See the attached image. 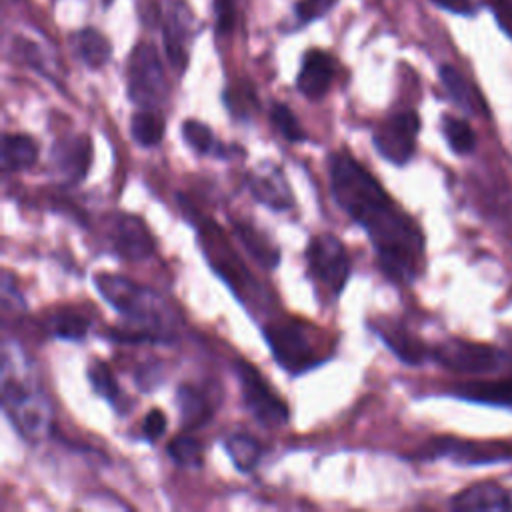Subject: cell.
Returning <instances> with one entry per match:
<instances>
[{
  "mask_svg": "<svg viewBox=\"0 0 512 512\" xmlns=\"http://www.w3.org/2000/svg\"><path fill=\"white\" fill-rule=\"evenodd\" d=\"M164 118L156 112V108H140L130 118V134L132 138L146 148L156 146L164 136Z\"/></svg>",
  "mask_w": 512,
  "mask_h": 512,
  "instance_id": "obj_25",
  "label": "cell"
},
{
  "mask_svg": "<svg viewBox=\"0 0 512 512\" xmlns=\"http://www.w3.org/2000/svg\"><path fill=\"white\" fill-rule=\"evenodd\" d=\"M192 12L182 0H166L162 14V36L170 64L180 72L188 64V38L192 34Z\"/></svg>",
  "mask_w": 512,
  "mask_h": 512,
  "instance_id": "obj_12",
  "label": "cell"
},
{
  "mask_svg": "<svg viewBox=\"0 0 512 512\" xmlns=\"http://www.w3.org/2000/svg\"><path fill=\"white\" fill-rule=\"evenodd\" d=\"M274 360L290 374H302L324 358L318 354L308 328L298 320H278L262 328Z\"/></svg>",
  "mask_w": 512,
  "mask_h": 512,
  "instance_id": "obj_4",
  "label": "cell"
},
{
  "mask_svg": "<svg viewBox=\"0 0 512 512\" xmlns=\"http://www.w3.org/2000/svg\"><path fill=\"white\" fill-rule=\"evenodd\" d=\"M100 296L128 320L126 328L110 330V338L124 344H168L174 340L170 306L154 290L134 280L100 272L94 276Z\"/></svg>",
  "mask_w": 512,
  "mask_h": 512,
  "instance_id": "obj_2",
  "label": "cell"
},
{
  "mask_svg": "<svg viewBox=\"0 0 512 512\" xmlns=\"http://www.w3.org/2000/svg\"><path fill=\"white\" fill-rule=\"evenodd\" d=\"M128 98L138 108H158L168 96V84L158 50L150 42H138L126 68Z\"/></svg>",
  "mask_w": 512,
  "mask_h": 512,
  "instance_id": "obj_5",
  "label": "cell"
},
{
  "mask_svg": "<svg viewBox=\"0 0 512 512\" xmlns=\"http://www.w3.org/2000/svg\"><path fill=\"white\" fill-rule=\"evenodd\" d=\"M166 450H168V456L172 458V462L182 468H200L202 466V444L188 434H182V436H176L174 440H170Z\"/></svg>",
  "mask_w": 512,
  "mask_h": 512,
  "instance_id": "obj_29",
  "label": "cell"
},
{
  "mask_svg": "<svg viewBox=\"0 0 512 512\" xmlns=\"http://www.w3.org/2000/svg\"><path fill=\"white\" fill-rule=\"evenodd\" d=\"M304 256L310 278L332 296H338L350 278V258L340 238L318 234L308 242Z\"/></svg>",
  "mask_w": 512,
  "mask_h": 512,
  "instance_id": "obj_7",
  "label": "cell"
},
{
  "mask_svg": "<svg viewBox=\"0 0 512 512\" xmlns=\"http://www.w3.org/2000/svg\"><path fill=\"white\" fill-rule=\"evenodd\" d=\"M418 132H420L418 114L414 110H402L386 118L374 130L372 142L384 160L396 166H404L414 156Z\"/></svg>",
  "mask_w": 512,
  "mask_h": 512,
  "instance_id": "obj_10",
  "label": "cell"
},
{
  "mask_svg": "<svg viewBox=\"0 0 512 512\" xmlns=\"http://www.w3.org/2000/svg\"><path fill=\"white\" fill-rule=\"evenodd\" d=\"M442 134L448 146L452 148V152L456 154H470L476 146V134L472 126L462 118L446 114L442 118Z\"/></svg>",
  "mask_w": 512,
  "mask_h": 512,
  "instance_id": "obj_27",
  "label": "cell"
},
{
  "mask_svg": "<svg viewBox=\"0 0 512 512\" xmlns=\"http://www.w3.org/2000/svg\"><path fill=\"white\" fill-rule=\"evenodd\" d=\"M234 372L240 382V392L248 412L264 426L274 428L288 422V406L270 390L260 370L248 360H234Z\"/></svg>",
  "mask_w": 512,
  "mask_h": 512,
  "instance_id": "obj_9",
  "label": "cell"
},
{
  "mask_svg": "<svg viewBox=\"0 0 512 512\" xmlns=\"http://www.w3.org/2000/svg\"><path fill=\"white\" fill-rule=\"evenodd\" d=\"M92 162V144L88 136H72L54 144L52 168L56 178L66 184H78L84 180Z\"/></svg>",
  "mask_w": 512,
  "mask_h": 512,
  "instance_id": "obj_13",
  "label": "cell"
},
{
  "mask_svg": "<svg viewBox=\"0 0 512 512\" xmlns=\"http://www.w3.org/2000/svg\"><path fill=\"white\" fill-rule=\"evenodd\" d=\"M110 242L114 252L130 262L146 260L154 254L156 244L146 222L134 214H116L110 224Z\"/></svg>",
  "mask_w": 512,
  "mask_h": 512,
  "instance_id": "obj_11",
  "label": "cell"
},
{
  "mask_svg": "<svg viewBox=\"0 0 512 512\" xmlns=\"http://www.w3.org/2000/svg\"><path fill=\"white\" fill-rule=\"evenodd\" d=\"M336 72L334 58L318 48H312L304 54L300 72L296 76V88L302 96L310 100H320L332 86Z\"/></svg>",
  "mask_w": 512,
  "mask_h": 512,
  "instance_id": "obj_15",
  "label": "cell"
},
{
  "mask_svg": "<svg viewBox=\"0 0 512 512\" xmlns=\"http://www.w3.org/2000/svg\"><path fill=\"white\" fill-rule=\"evenodd\" d=\"M424 460L448 458L460 466H486L512 458V446L506 442L486 440H462L454 436H438L428 440L418 454Z\"/></svg>",
  "mask_w": 512,
  "mask_h": 512,
  "instance_id": "obj_8",
  "label": "cell"
},
{
  "mask_svg": "<svg viewBox=\"0 0 512 512\" xmlns=\"http://www.w3.org/2000/svg\"><path fill=\"white\" fill-rule=\"evenodd\" d=\"M166 426H168V420H166V414L158 408H152L144 422H142V436L148 440V442H156L164 432H166Z\"/></svg>",
  "mask_w": 512,
  "mask_h": 512,
  "instance_id": "obj_35",
  "label": "cell"
},
{
  "mask_svg": "<svg viewBox=\"0 0 512 512\" xmlns=\"http://www.w3.org/2000/svg\"><path fill=\"white\" fill-rule=\"evenodd\" d=\"M224 448L232 460V464L236 466V470L240 472H252L262 456V448L260 442L248 434H230L224 438Z\"/></svg>",
  "mask_w": 512,
  "mask_h": 512,
  "instance_id": "obj_24",
  "label": "cell"
},
{
  "mask_svg": "<svg viewBox=\"0 0 512 512\" xmlns=\"http://www.w3.org/2000/svg\"><path fill=\"white\" fill-rule=\"evenodd\" d=\"M38 160V144L28 134H4L0 164L2 172H20L34 166Z\"/></svg>",
  "mask_w": 512,
  "mask_h": 512,
  "instance_id": "obj_20",
  "label": "cell"
},
{
  "mask_svg": "<svg viewBox=\"0 0 512 512\" xmlns=\"http://www.w3.org/2000/svg\"><path fill=\"white\" fill-rule=\"evenodd\" d=\"M498 26L512 38V0H488Z\"/></svg>",
  "mask_w": 512,
  "mask_h": 512,
  "instance_id": "obj_36",
  "label": "cell"
},
{
  "mask_svg": "<svg viewBox=\"0 0 512 512\" xmlns=\"http://www.w3.org/2000/svg\"><path fill=\"white\" fill-rule=\"evenodd\" d=\"M176 406L180 412V422L186 430H196L204 426L212 416L208 396L188 384H182L176 390Z\"/></svg>",
  "mask_w": 512,
  "mask_h": 512,
  "instance_id": "obj_21",
  "label": "cell"
},
{
  "mask_svg": "<svg viewBox=\"0 0 512 512\" xmlns=\"http://www.w3.org/2000/svg\"><path fill=\"white\" fill-rule=\"evenodd\" d=\"M438 74H440L442 86L446 88L448 96L452 98V102L458 108H462L466 114H486V104H484L482 96L464 78V74L460 70H456L450 64H444V66H440Z\"/></svg>",
  "mask_w": 512,
  "mask_h": 512,
  "instance_id": "obj_19",
  "label": "cell"
},
{
  "mask_svg": "<svg viewBox=\"0 0 512 512\" xmlns=\"http://www.w3.org/2000/svg\"><path fill=\"white\" fill-rule=\"evenodd\" d=\"M270 120L276 126V130L288 140V142H302L306 140V132L300 126L296 114L282 102H274L270 108Z\"/></svg>",
  "mask_w": 512,
  "mask_h": 512,
  "instance_id": "obj_31",
  "label": "cell"
},
{
  "mask_svg": "<svg viewBox=\"0 0 512 512\" xmlns=\"http://www.w3.org/2000/svg\"><path fill=\"white\" fill-rule=\"evenodd\" d=\"M48 328L56 338L80 342L90 330V322L76 310H58L48 318Z\"/></svg>",
  "mask_w": 512,
  "mask_h": 512,
  "instance_id": "obj_26",
  "label": "cell"
},
{
  "mask_svg": "<svg viewBox=\"0 0 512 512\" xmlns=\"http://www.w3.org/2000/svg\"><path fill=\"white\" fill-rule=\"evenodd\" d=\"M136 382H138V388L140 390H152L156 384H160V368L158 366H146V368H140V372L136 374Z\"/></svg>",
  "mask_w": 512,
  "mask_h": 512,
  "instance_id": "obj_38",
  "label": "cell"
},
{
  "mask_svg": "<svg viewBox=\"0 0 512 512\" xmlns=\"http://www.w3.org/2000/svg\"><path fill=\"white\" fill-rule=\"evenodd\" d=\"M74 46L80 60L92 70L102 68L112 56V46L108 38L96 28H82L80 32H76Z\"/></svg>",
  "mask_w": 512,
  "mask_h": 512,
  "instance_id": "obj_22",
  "label": "cell"
},
{
  "mask_svg": "<svg viewBox=\"0 0 512 512\" xmlns=\"http://www.w3.org/2000/svg\"><path fill=\"white\" fill-rule=\"evenodd\" d=\"M214 14H216V32L230 34L236 24V2L234 0H214Z\"/></svg>",
  "mask_w": 512,
  "mask_h": 512,
  "instance_id": "obj_34",
  "label": "cell"
},
{
  "mask_svg": "<svg viewBox=\"0 0 512 512\" xmlns=\"http://www.w3.org/2000/svg\"><path fill=\"white\" fill-rule=\"evenodd\" d=\"M88 382L92 384V390L102 396L104 400L116 404L120 398V388L118 382L112 374V370L108 368V364H104L102 360H92L88 364Z\"/></svg>",
  "mask_w": 512,
  "mask_h": 512,
  "instance_id": "obj_28",
  "label": "cell"
},
{
  "mask_svg": "<svg viewBox=\"0 0 512 512\" xmlns=\"http://www.w3.org/2000/svg\"><path fill=\"white\" fill-rule=\"evenodd\" d=\"M338 0H298L294 4V16L298 26L310 24L312 20H318L322 16H326Z\"/></svg>",
  "mask_w": 512,
  "mask_h": 512,
  "instance_id": "obj_33",
  "label": "cell"
},
{
  "mask_svg": "<svg viewBox=\"0 0 512 512\" xmlns=\"http://www.w3.org/2000/svg\"><path fill=\"white\" fill-rule=\"evenodd\" d=\"M182 138L198 154H210L216 148V138L210 126L194 118L182 122Z\"/></svg>",
  "mask_w": 512,
  "mask_h": 512,
  "instance_id": "obj_30",
  "label": "cell"
},
{
  "mask_svg": "<svg viewBox=\"0 0 512 512\" xmlns=\"http://www.w3.org/2000/svg\"><path fill=\"white\" fill-rule=\"evenodd\" d=\"M234 232L238 234L242 246L246 248V252L258 260L260 266L264 268H276L278 260H280V252L278 248L268 240V236H264L260 230H256L254 226L250 224H244V222H236L234 224Z\"/></svg>",
  "mask_w": 512,
  "mask_h": 512,
  "instance_id": "obj_23",
  "label": "cell"
},
{
  "mask_svg": "<svg viewBox=\"0 0 512 512\" xmlns=\"http://www.w3.org/2000/svg\"><path fill=\"white\" fill-rule=\"evenodd\" d=\"M328 174L336 204L364 228L384 274L394 282H412L424 256V236L418 224L396 206L354 156L330 154Z\"/></svg>",
  "mask_w": 512,
  "mask_h": 512,
  "instance_id": "obj_1",
  "label": "cell"
},
{
  "mask_svg": "<svg viewBox=\"0 0 512 512\" xmlns=\"http://www.w3.org/2000/svg\"><path fill=\"white\" fill-rule=\"evenodd\" d=\"M436 6H440L442 10L454 12V14H462V16H470L476 12V4L474 0H432Z\"/></svg>",
  "mask_w": 512,
  "mask_h": 512,
  "instance_id": "obj_37",
  "label": "cell"
},
{
  "mask_svg": "<svg viewBox=\"0 0 512 512\" xmlns=\"http://www.w3.org/2000/svg\"><path fill=\"white\" fill-rule=\"evenodd\" d=\"M454 396L470 402H482L492 406L512 408V374L494 380L464 382L452 390Z\"/></svg>",
  "mask_w": 512,
  "mask_h": 512,
  "instance_id": "obj_18",
  "label": "cell"
},
{
  "mask_svg": "<svg viewBox=\"0 0 512 512\" xmlns=\"http://www.w3.org/2000/svg\"><path fill=\"white\" fill-rule=\"evenodd\" d=\"M432 358L460 374H494L502 370V366L508 362V354L492 344L484 342H472L462 338H448L432 348Z\"/></svg>",
  "mask_w": 512,
  "mask_h": 512,
  "instance_id": "obj_6",
  "label": "cell"
},
{
  "mask_svg": "<svg viewBox=\"0 0 512 512\" xmlns=\"http://www.w3.org/2000/svg\"><path fill=\"white\" fill-rule=\"evenodd\" d=\"M224 102H226L228 110L240 118H246L248 114H252L258 108V98H256L252 86H248V84H238V86L228 88L224 92Z\"/></svg>",
  "mask_w": 512,
  "mask_h": 512,
  "instance_id": "obj_32",
  "label": "cell"
},
{
  "mask_svg": "<svg viewBox=\"0 0 512 512\" xmlns=\"http://www.w3.org/2000/svg\"><path fill=\"white\" fill-rule=\"evenodd\" d=\"M20 352L8 344L2 352V408L24 440L38 442L50 432L52 408Z\"/></svg>",
  "mask_w": 512,
  "mask_h": 512,
  "instance_id": "obj_3",
  "label": "cell"
},
{
  "mask_svg": "<svg viewBox=\"0 0 512 512\" xmlns=\"http://www.w3.org/2000/svg\"><path fill=\"white\" fill-rule=\"evenodd\" d=\"M454 510H512V490L498 482L484 480L458 492L450 500Z\"/></svg>",
  "mask_w": 512,
  "mask_h": 512,
  "instance_id": "obj_16",
  "label": "cell"
},
{
  "mask_svg": "<svg viewBox=\"0 0 512 512\" xmlns=\"http://www.w3.org/2000/svg\"><path fill=\"white\" fill-rule=\"evenodd\" d=\"M372 330L380 336V340L400 358L404 364L420 366L428 358V348L420 342L412 332H408L402 324H394L388 320H380L372 324Z\"/></svg>",
  "mask_w": 512,
  "mask_h": 512,
  "instance_id": "obj_17",
  "label": "cell"
},
{
  "mask_svg": "<svg viewBox=\"0 0 512 512\" xmlns=\"http://www.w3.org/2000/svg\"><path fill=\"white\" fill-rule=\"evenodd\" d=\"M248 188L252 192V196L268 206L270 210H290L292 204H294V198H292V192H290V186L280 170V166L272 164V162H264L260 166H256L248 178Z\"/></svg>",
  "mask_w": 512,
  "mask_h": 512,
  "instance_id": "obj_14",
  "label": "cell"
}]
</instances>
